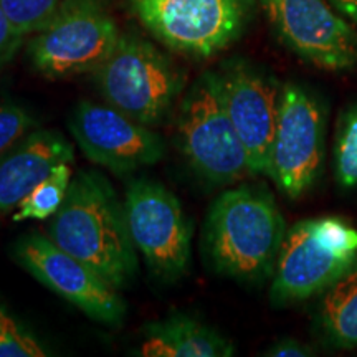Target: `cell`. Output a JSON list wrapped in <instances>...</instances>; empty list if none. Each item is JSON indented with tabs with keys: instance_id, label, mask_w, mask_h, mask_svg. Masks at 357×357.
I'll list each match as a JSON object with an SVG mask.
<instances>
[{
	"instance_id": "6da1fadb",
	"label": "cell",
	"mask_w": 357,
	"mask_h": 357,
	"mask_svg": "<svg viewBox=\"0 0 357 357\" xmlns=\"http://www.w3.org/2000/svg\"><path fill=\"white\" fill-rule=\"evenodd\" d=\"M47 236L116 289L129 287L137 273V250L129 234L124 202L100 172L82 171L71 178Z\"/></svg>"
},
{
	"instance_id": "7a4b0ae2",
	"label": "cell",
	"mask_w": 357,
	"mask_h": 357,
	"mask_svg": "<svg viewBox=\"0 0 357 357\" xmlns=\"http://www.w3.org/2000/svg\"><path fill=\"white\" fill-rule=\"evenodd\" d=\"M287 236L284 217L263 185H240L213 200L205 218V257L218 275L247 283L273 276Z\"/></svg>"
},
{
	"instance_id": "3957f363",
	"label": "cell",
	"mask_w": 357,
	"mask_h": 357,
	"mask_svg": "<svg viewBox=\"0 0 357 357\" xmlns=\"http://www.w3.org/2000/svg\"><path fill=\"white\" fill-rule=\"evenodd\" d=\"M357 261V230L341 217H316L287 230L270 298L276 306L321 296Z\"/></svg>"
},
{
	"instance_id": "277c9868",
	"label": "cell",
	"mask_w": 357,
	"mask_h": 357,
	"mask_svg": "<svg viewBox=\"0 0 357 357\" xmlns=\"http://www.w3.org/2000/svg\"><path fill=\"white\" fill-rule=\"evenodd\" d=\"M176 144L189 167L213 185H229L252 172L247 151L225 109L217 73L200 77L182 100Z\"/></svg>"
},
{
	"instance_id": "5b68a950",
	"label": "cell",
	"mask_w": 357,
	"mask_h": 357,
	"mask_svg": "<svg viewBox=\"0 0 357 357\" xmlns=\"http://www.w3.org/2000/svg\"><path fill=\"white\" fill-rule=\"evenodd\" d=\"M105 101L134 121L155 126L171 113L184 77L159 48L134 35H121L95 71Z\"/></svg>"
},
{
	"instance_id": "8992f818",
	"label": "cell",
	"mask_w": 357,
	"mask_h": 357,
	"mask_svg": "<svg viewBox=\"0 0 357 357\" xmlns=\"http://www.w3.org/2000/svg\"><path fill=\"white\" fill-rule=\"evenodd\" d=\"M118 24L101 0H63L29 45L35 70L48 79L95 73L118 43Z\"/></svg>"
},
{
	"instance_id": "52a82bcc",
	"label": "cell",
	"mask_w": 357,
	"mask_h": 357,
	"mask_svg": "<svg viewBox=\"0 0 357 357\" xmlns=\"http://www.w3.org/2000/svg\"><path fill=\"white\" fill-rule=\"evenodd\" d=\"M142 25L167 48L207 58L242 33L250 0H131Z\"/></svg>"
},
{
	"instance_id": "ba28073f",
	"label": "cell",
	"mask_w": 357,
	"mask_h": 357,
	"mask_svg": "<svg viewBox=\"0 0 357 357\" xmlns=\"http://www.w3.org/2000/svg\"><path fill=\"white\" fill-rule=\"evenodd\" d=\"M124 211L134 247L151 273L164 281L181 278L192 248V223L181 200L159 182L137 178L126 187Z\"/></svg>"
},
{
	"instance_id": "9c48e42d",
	"label": "cell",
	"mask_w": 357,
	"mask_h": 357,
	"mask_svg": "<svg viewBox=\"0 0 357 357\" xmlns=\"http://www.w3.org/2000/svg\"><path fill=\"white\" fill-rule=\"evenodd\" d=\"M13 257L43 287L77 306L91 319L108 326L123 323L126 303L119 289L86 263L61 250L47 235L22 236L13 247Z\"/></svg>"
},
{
	"instance_id": "30bf717a",
	"label": "cell",
	"mask_w": 357,
	"mask_h": 357,
	"mask_svg": "<svg viewBox=\"0 0 357 357\" xmlns=\"http://www.w3.org/2000/svg\"><path fill=\"white\" fill-rule=\"evenodd\" d=\"M323 159V105L298 84H284L271 147L270 178L287 197L298 199L314 184Z\"/></svg>"
},
{
	"instance_id": "8fae6325",
	"label": "cell",
	"mask_w": 357,
	"mask_h": 357,
	"mask_svg": "<svg viewBox=\"0 0 357 357\" xmlns=\"http://www.w3.org/2000/svg\"><path fill=\"white\" fill-rule=\"evenodd\" d=\"M278 37L301 60L329 71L357 65V30L328 0H261Z\"/></svg>"
},
{
	"instance_id": "7c38bea8",
	"label": "cell",
	"mask_w": 357,
	"mask_h": 357,
	"mask_svg": "<svg viewBox=\"0 0 357 357\" xmlns=\"http://www.w3.org/2000/svg\"><path fill=\"white\" fill-rule=\"evenodd\" d=\"M70 131L91 162L119 176L154 166L166 153L162 137L151 126L134 121L108 102H78Z\"/></svg>"
},
{
	"instance_id": "4fadbf2b",
	"label": "cell",
	"mask_w": 357,
	"mask_h": 357,
	"mask_svg": "<svg viewBox=\"0 0 357 357\" xmlns=\"http://www.w3.org/2000/svg\"><path fill=\"white\" fill-rule=\"evenodd\" d=\"M217 75L225 109L247 151L252 172L270 177L280 113L278 82L243 61H231Z\"/></svg>"
},
{
	"instance_id": "5bb4252c",
	"label": "cell",
	"mask_w": 357,
	"mask_h": 357,
	"mask_svg": "<svg viewBox=\"0 0 357 357\" xmlns=\"http://www.w3.org/2000/svg\"><path fill=\"white\" fill-rule=\"evenodd\" d=\"M73 159V146L53 129H35L0 155V218L17 211L53 167Z\"/></svg>"
},
{
	"instance_id": "9a60e30c",
	"label": "cell",
	"mask_w": 357,
	"mask_h": 357,
	"mask_svg": "<svg viewBox=\"0 0 357 357\" xmlns=\"http://www.w3.org/2000/svg\"><path fill=\"white\" fill-rule=\"evenodd\" d=\"M144 357H230L235 346L211 326L187 314H174L144 328Z\"/></svg>"
},
{
	"instance_id": "2e32d148",
	"label": "cell",
	"mask_w": 357,
	"mask_h": 357,
	"mask_svg": "<svg viewBox=\"0 0 357 357\" xmlns=\"http://www.w3.org/2000/svg\"><path fill=\"white\" fill-rule=\"evenodd\" d=\"M316 326L336 349H357V261L321 294Z\"/></svg>"
},
{
	"instance_id": "e0dca14e",
	"label": "cell",
	"mask_w": 357,
	"mask_h": 357,
	"mask_svg": "<svg viewBox=\"0 0 357 357\" xmlns=\"http://www.w3.org/2000/svg\"><path fill=\"white\" fill-rule=\"evenodd\" d=\"M71 178L70 162H61L53 167V171L22 200L13 213V222L52 218L63 204Z\"/></svg>"
},
{
	"instance_id": "ac0fdd59",
	"label": "cell",
	"mask_w": 357,
	"mask_h": 357,
	"mask_svg": "<svg viewBox=\"0 0 357 357\" xmlns=\"http://www.w3.org/2000/svg\"><path fill=\"white\" fill-rule=\"evenodd\" d=\"M63 0H0L13 29L22 37L33 35L52 19Z\"/></svg>"
},
{
	"instance_id": "d6986e66",
	"label": "cell",
	"mask_w": 357,
	"mask_h": 357,
	"mask_svg": "<svg viewBox=\"0 0 357 357\" xmlns=\"http://www.w3.org/2000/svg\"><path fill=\"white\" fill-rule=\"evenodd\" d=\"M336 178L346 189L357 187V105L347 111L337 132Z\"/></svg>"
},
{
	"instance_id": "ffe728a7",
	"label": "cell",
	"mask_w": 357,
	"mask_h": 357,
	"mask_svg": "<svg viewBox=\"0 0 357 357\" xmlns=\"http://www.w3.org/2000/svg\"><path fill=\"white\" fill-rule=\"evenodd\" d=\"M38 121L29 109L13 101H0V155L37 129Z\"/></svg>"
},
{
	"instance_id": "44dd1931",
	"label": "cell",
	"mask_w": 357,
	"mask_h": 357,
	"mask_svg": "<svg viewBox=\"0 0 357 357\" xmlns=\"http://www.w3.org/2000/svg\"><path fill=\"white\" fill-rule=\"evenodd\" d=\"M47 351L10 316L0 331V357H45Z\"/></svg>"
},
{
	"instance_id": "7402d4cb",
	"label": "cell",
	"mask_w": 357,
	"mask_h": 357,
	"mask_svg": "<svg viewBox=\"0 0 357 357\" xmlns=\"http://www.w3.org/2000/svg\"><path fill=\"white\" fill-rule=\"evenodd\" d=\"M22 40H24V37L13 29L10 20L7 19L6 12L0 7V66L6 65L15 55Z\"/></svg>"
},
{
	"instance_id": "603a6c76",
	"label": "cell",
	"mask_w": 357,
	"mask_h": 357,
	"mask_svg": "<svg viewBox=\"0 0 357 357\" xmlns=\"http://www.w3.org/2000/svg\"><path fill=\"white\" fill-rule=\"evenodd\" d=\"M263 354L270 357H311L316 354V351L314 347L294 337H281L275 344L268 347Z\"/></svg>"
},
{
	"instance_id": "cb8c5ba5",
	"label": "cell",
	"mask_w": 357,
	"mask_h": 357,
	"mask_svg": "<svg viewBox=\"0 0 357 357\" xmlns=\"http://www.w3.org/2000/svg\"><path fill=\"white\" fill-rule=\"evenodd\" d=\"M336 12L341 13L346 20L357 25V0H328Z\"/></svg>"
},
{
	"instance_id": "d4e9b609",
	"label": "cell",
	"mask_w": 357,
	"mask_h": 357,
	"mask_svg": "<svg viewBox=\"0 0 357 357\" xmlns=\"http://www.w3.org/2000/svg\"><path fill=\"white\" fill-rule=\"evenodd\" d=\"M8 319V314H6L2 310H0V331H2L3 324H6V321Z\"/></svg>"
}]
</instances>
